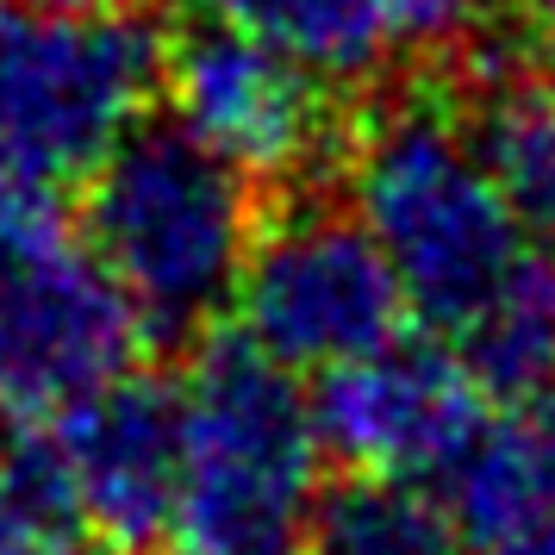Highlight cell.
<instances>
[{
    "mask_svg": "<svg viewBox=\"0 0 555 555\" xmlns=\"http://www.w3.org/2000/svg\"><path fill=\"white\" fill-rule=\"evenodd\" d=\"M380 20H387V38L393 51H412V56H455L480 26V0H375Z\"/></svg>",
    "mask_w": 555,
    "mask_h": 555,
    "instance_id": "cell-16",
    "label": "cell"
},
{
    "mask_svg": "<svg viewBox=\"0 0 555 555\" xmlns=\"http://www.w3.org/2000/svg\"><path fill=\"white\" fill-rule=\"evenodd\" d=\"M537 425H543V443H550V455H555V400L537 412Z\"/></svg>",
    "mask_w": 555,
    "mask_h": 555,
    "instance_id": "cell-20",
    "label": "cell"
},
{
    "mask_svg": "<svg viewBox=\"0 0 555 555\" xmlns=\"http://www.w3.org/2000/svg\"><path fill=\"white\" fill-rule=\"evenodd\" d=\"M312 418L325 455L350 475L437 480L487 425V393L468 375L462 350L393 331L387 344L319 375Z\"/></svg>",
    "mask_w": 555,
    "mask_h": 555,
    "instance_id": "cell-8",
    "label": "cell"
},
{
    "mask_svg": "<svg viewBox=\"0 0 555 555\" xmlns=\"http://www.w3.org/2000/svg\"><path fill=\"white\" fill-rule=\"evenodd\" d=\"M156 94L188 138H201L250 181H300L344 151L331 106L337 88L219 20H194L176 44H163Z\"/></svg>",
    "mask_w": 555,
    "mask_h": 555,
    "instance_id": "cell-7",
    "label": "cell"
},
{
    "mask_svg": "<svg viewBox=\"0 0 555 555\" xmlns=\"http://www.w3.org/2000/svg\"><path fill=\"white\" fill-rule=\"evenodd\" d=\"M437 493L450 500L468 543H500L512 530L555 512V455L537 418H487L437 475Z\"/></svg>",
    "mask_w": 555,
    "mask_h": 555,
    "instance_id": "cell-13",
    "label": "cell"
},
{
    "mask_svg": "<svg viewBox=\"0 0 555 555\" xmlns=\"http://www.w3.org/2000/svg\"><path fill=\"white\" fill-rule=\"evenodd\" d=\"M480 555H555V512H543L537 525L512 530L500 543H480Z\"/></svg>",
    "mask_w": 555,
    "mask_h": 555,
    "instance_id": "cell-18",
    "label": "cell"
},
{
    "mask_svg": "<svg viewBox=\"0 0 555 555\" xmlns=\"http://www.w3.org/2000/svg\"><path fill=\"white\" fill-rule=\"evenodd\" d=\"M405 294L350 206L300 201L256 225L231 294L237 337L294 375H325L400 331Z\"/></svg>",
    "mask_w": 555,
    "mask_h": 555,
    "instance_id": "cell-6",
    "label": "cell"
},
{
    "mask_svg": "<svg viewBox=\"0 0 555 555\" xmlns=\"http://www.w3.org/2000/svg\"><path fill=\"white\" fill-rule=\"evenodd\" d=\"M0 555H94L44 425H20L0 443Z\"/></svg>",
    "mask_w": 555,
    "mask_h": 555,
    "instance_id": "cell-15",
    "label": "cell"
},
{
    "mask_svg": "<svg viewBox=\"0 0 555 555\" xmlns=\"http://www.w3.org/2000/svg\"><path fill=\"white\" fill-rule=\"evenodd\" d=\"M163 88V38L144 13L0 0V206L56 201Z\"/></svg>",
    "mask_w": 555,
    "mask_h": 555,
    "instance_id": "cell-4",
    "label": "cell"
},
{
    "mask_svg": "<svg viewBox=\"0 0 555 555\" xmlns=\"http://www.w3.org/2000/svg\"><path fill=\"white\" fill-rule=\"evenodd\" d=\"M181 400V555H294L325 493L312 393L250 337H212L176 380Z\"/></svg>",
    "mask_w": 555,
    "mask_h": 555,
    "instance_id": "cell-2",
    "label": "cell"
},
{
    "mask_svg": "<svg viewBox=\"0 0 555 555\" xmlns=\"http://www.w3.org/2000/svg\"><path fill=\"white\" fill-rule=\"evenodd\" d=\"M312 555H468V530L455 525L450 500L437 480L405 475H350L331 480L312 525H306Z\"/></svg>",
    "mask_w": 555,
    "mask_h": 555,
    "instance_id": "cell-11",
    "label": "cell"
},
{
    "mask_svg": "<svg viewBox=\"0 0 555 555\" xmlns=\"http://www.w3.org/2000/svg\"><path fill=\"white\" fill-rule=\"evenodd\" d=\"M344 206L375 237L405 312L455 331L518 262L525 237L480 163L468 119L430 94L375 106L344 138Z\"/></svg>",
    "mask_w": 555,
    "mask_h": 555,
    "instance_id": "cell-1",
    "label": "cell"
},
{
    "mask_svg": "<svg viewBox=\"0 0 555 555\" xmlns=\"http://www.w3.org/2000/svg\"><path fill=\"white\" fill-rule=\"evenodd\" d=\"M455 350L487 400L525 405L555 380V275L543 262H518L487 300L455 325Z\"/></svg>",
    "mask_w": 555,
    "mask_h": 555,
    "instance_id": "cell-14",
    "label": "cell"
},
{
    "mask_svg": "<svg viewBox=\"0 0 555 555\" xmlns=\"http://www.w3.org/2000/svg\"><path fill=\"white\" fill-rule=\"evenodd\" d=\"M81 237L151 337H194L231 312L256 244V181L176 119H138L88 169Z\"/></svg>",
    "mask_w": 555,
    "mask_h": 555,
    "instance_id": "cell-3",
    "label": "cell"
},
{
    "mask_svg": "<svg viewBox=\"0 0 555 555\" xmlns=\"http://www.w3.org/2000/svg\"><path fill=\"white\" fill-rule=\"evenodd\" d=\"M144 319L56 201L0 206V412L44 425L144 356Z\"/></svg>",
    "mask_w": 555,
    "mask_h": 555,
    "instance_id": "cell-5",
    "label": "cell"
},
{
    "mask_svg": "<svg viewBox=\"0 0 555 555\" xmlns=\"http://www.w3.org/2000/svg\"><path fill=\"white\" fill-rule=\"evenodd\" d=\"M194 13L262 38L325 88H362L400 56L375 0H194Z\"/></svg>",
    "mask_w": 555,
    "mask_h": 555,
    "instance_id": "cell-12",
    "label": "cell"
},
{
    "mask_svg": "<svg viewBox=\"0 0 555 555\" xmlns=\"http://www.w3.org/2000/svg\"><path fill=\"white\" fill-rule=\"evenodd\" d=\"M468 138L525 244L555 250V88L530 63L468 81Z\"/></svg>",
    "mask_w": 555,
    "mask_h": 555,
    "instance_id": "cell-10",
    "label": "cell"
},
{
    "mask_svg": "<svg viewBox=\"0 0 555 555\" xmlns=\"http://www.w3.org/2000/svg\"><path fill=\"white\" fill-rule=\"evenodd\" d=\"M525 56H530V69L555 88V0H537V7H530Z\"/></svg>",
    "mask_w": 555,
    "mask_h": 555,
    "instance_id": "cell-17",
    "label": "cell"
},
{
    "mask_svg": "<svg viewBox=\"0 0 555 555\" xmlns=\"http://www.w3.org/2000/svg\"><path fill=\"white\" fill-rule=\"evenodd\" d=\"M63 7H101V13H144L151 0H63Z\"/></svg>",
    "mask_w": 555,
    "mask_h": 555,
    "instance_id": "cell-19",
    "label": "cell"
},
{
    "mask_svg": "<svg viewBox=\"0 0 555 555\" xmlns=\"http://www.w3.org/2000/svg\"><path fill=\"white\" fill-rule=\"evenodd\" d=\"M44 430L88 537L131 555L169 537L181 487V400L169 380L131 369L44 418Z\"/></svg>",
    "mask_w": 555,
    "mask_h": 555,
    "instance_id": "cell-9",
    "label": "cell"
}]
</instances>
